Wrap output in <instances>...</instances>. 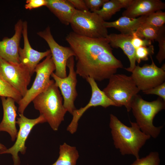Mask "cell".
Listing matches in <instances>:
<instances>
[{"label":"cell","instance_id":"d6a6232c","mask_svg":"<svg viewBox=\"0 0 165 165\" xmlns=\"http://www.w3.org/2000/svg\"><path fill=\"white\" fill-rule=\"evenodd\" d=\"M77 10L80 11H89L84 0H68Z\"/></svg>","mask_w":165,"mask_h":165},{"label":"cell","instance_id":"44dd1931","mask_svg":"<svg viewBox=\"0 0 165 165\" xmlns=\"http://www.w3.org/2000/svg\"><path fill=\"white\" fill-rule=\"evenodd\" d=\"M59 154L57 160L52 165H76L79 156L76 147L65 142L60 145Z\"/></svg>","mask_w":165,"mask_h":165},{"label":"cell","instance_id":"ba28073f","mask_svg":"<svg viewBox=\"0 0 165 165\" xmlns=\"http://www.w3.org/2000/svg\"><path fill=\"white\" fill-rule=\"evenodd\" d=\"M31 76L21 63L9 62L0 57V76L16 89L23 97L28 90Z\"/></svg>","mask_w":165,"mask_h":165},{"label":"cell","instance_id":"3957f363","mask_svg":"<svg viewBox=\"0 0 165 165\" xmlns=\"http://www.w3.org/2000/svg\"><path fill=\"white\" fill-rule=\"evenodd\" d=\"M62 97L54 81L44 91L33 100L35 108L39 111L54 131H57L64 120L66 109L62 102Z\"/></svg>","mask_w":165,"mask_h":165},{"label":"cell","instance_id":"8992f818","mask_svg":"<svg viewBox=\"0 0 165 165\" xmlns=\"http://www.w3.org/2000/svg\"><path fill=\"white\" fill-rule=\"evenodd\" d=\"M105 22L94 12L76 9L70 24L73 32L79 35L91 38H106L108 34Z\"/></svg>","mask_w":165,"mask_h":165},{"label":"cell","instance_id":"f546056e","mask_svg":"<svg viewBox=\"0 0 165 165\" xmlns=\"http://www.w3.org/2000/svg\"><path fill=\"white\" fill-rule=\"evenodd\" d=\"M134 32L132 34L131 42L135 49L140 47L148 46L151 45V41L139 37L136 35Z\"/></svg>","mask_w":165,"mask_h":165},{"label":"cell","instance_id":"836d02e7","mask_svg":"<svg viewBox=\"0 0 165 165\" xmlns=\"http://www.w3.org/2000/svg\"><path fill=\"white\" fill-rule=\"evenodd\" d=\"M123 8L127 9L133 3L134 0H118Z\"/></svg>","mask_w":165,"mask_h":165},{"label":"cell","instance_id":"277c9868","mask_svg":"<svg viewBox=\"0 0 165 165\" xmlns=\"http://www.w3.org/2000/svg\"><path fill=\"white\" fill-rule=\"evenodd\" d=\"M131 108L136 123L141 130L151 137L157 138L163 127L155 126L153 120L158 113L165 109V102L160 97L152 101H148L137 94L132 100Z\"/></svg>","mask_w":165,"mask_h":165},{"label":"cell","instance_id":"30bf717a","mask_svg":"<svg viewBox=\"0 0 165 165\" xmlns=\"http://www.w3.org/2000/svg\"><path fill=\"white\" fill-rule=\"evenodd\" d=\"M19 116L17 118L16 123L19 126V129L15 143L10 148L0 151V154L9 153L12 155L14 165H20L18 153L20 152L22 154L26 153L27 147L25 142L32 128L37 124L46 122L43 116L40 115L34 119L28 118L24 114H19Z\"/></svg>","mask_w":165,"mask_h":165},{"label":"cell","instance_id":"7a4b0ae2","mask_svg":"<svg viewBox=\"0 0 165 165\" xmlns=\"http://www.w3.org/2000/svg\"><path fill=\"white\" fill-rule=\"evenodd\" d=\"M130 123L131 126H127L110 114L109 125L115 147L122 155H132L138 159L140 149L151 137L143 132L136 122Z\"/></svg>","mask_w":165,"mask_h":165},{"label":"cell","instance_id":"5bb4252c","mask_svg":"<svg viewBox=\"0 0 165 165\" xmlns=\"http://www.w3.org/2000/svg\"><path fill=\"white\" fill-rule=\"evenodd\" d=\"M22 35L24 41L23 48H19V54L20 63L29 71L32 75L39 61L50 54V50L44 52H39L31 46L28 37V24L26 21L23 22Z\"/></svg>","mask_w":165,"mask_h":165},{"label":"cell","instance_id":"484cf974","mask_svg":"<svg viewBox=\"0 0 165 165\" xmlns=\"http://www.w3.org/2000/svg\"><path fill=\"white\" fill-rule=\"evenodd\" d=\"M165 27L160 28L157 37L155 40L158 42L159 50L156 58L160 64L165 59Z\"/></svg>","mask_w":165,"mask_h":165},{"label":"cell","instance_id":"8fae6325","mask_svg":"<svg viewBox=\"0 0 165 165\" xmlns=\"http://www.w3.org/2000/svg\"><path fill=\"white\" fill-rule=\"evenodd\" d=\"M74 57H72L69 58L67 63V66L69 69L68 76L61 78L56 75L54 72L51 75L55 84L60 90L64 99V107L72 115L76 109L74 102L78 96L76 90L77 74L74 69Z\"/></svg>","mask_w":165,"mask_h":165},{"label":"cell","instance_id":"83f0119b","mask_svg":"<svg viewBox=\"0 0 165 165\" xmlns=\"http://www.w3.org/2000/svg\"><path fill=\"white\" fill-rule=\"evenodd\" d=\"M154 47L152 45L148 46H141L135 50V57L136 61L138 64L141 61H147L149 56L154 53Z\"/></svg>","mask_w":165,"mask_h":165},{"label":"cell","instance_id":"4fadbf2b","mask_svg":"<svg viewBox=\"0 0 165 165\" xmlns=\"http://www.w3.org/2000/svg\"><path fill=\"white\" fill-rule=\"evenodd\" d=\"M86 80L91 87V97L86 105L79 109H76L72 113V119L67 128V130L72 134H74L76 131L79 119L84 113L89 108L92 107L99 106L105 108L110 106L117 107L115 103L99 88L95 81L93 79L88 77Z\"/></svg>","mask_w":165,"mask_h":165},{"label":"cell","instance_id":"52a82bcc","mask_svg":"<svg viewBox=\"0 0 165 165\" xmlns=\"http://www.w3.org/2000/svg\"><path fill=\"white\" fill-rule=\"evenodd\" d=\"M55 69L51 53L36 66L35 70L36 75L32 86L17 103L19 114H24V110L33 99L45 90L54 81L53 80L50 79V76Z\"/></svg>","mask_w":165,"mask_h":165},{"label":"cell","instance_id":"cb8c5ba5","mask_svg":"<svg viewBox=\"0 0 165 165\" xmlns=\"http://www.w3.org/2000/svg\"><path fill=\"white\" fill-rule=\"evenodd\" d=\"M159 28L144 23L134 32L139 37L152 41L157 37Z\"/></svg>","mask_w":165,"mask_h":165},{"label":"cell","instance_id":"4316f807","mask_svg":"<svg viewBox=\"0 0 165 165\" xmlns=\"http://www.w3.org/2000/svg\"><path fill=\"white\" fill-rule=\"evenodd\" d=\"M160 162L158 152H152L145 157L137 159L131 165H159Z\"/></svg>","mask_w":165,"mask_h":165},{"label":"cell","instance_id":"5b68a950","mask_svg":"<svg viewBox=\"0 0 165 165\" xmlns=\"http://www.w3.org/2000/svg\"><path fill=\"white\" fill-rule=\"evenodd\" d=\"M109 79L108 84L102 91L117 107L124 106L130 112L133 99L140 91L133 79L131 76L115 74Z\"/></svg>","mask_w":165,"mask_h":165},{"label":"cell","instance_id":"4dcf8cb0","mask_svg":"<svg viewBox=\"0 0 165 165\" xmlns=\"http://www.w3.org/2000/svg\"><path fill=\"white\" fill-rule=\"evenodd\" d=\"M84 2L89 9L91 12H95L99 10L100 8L108 0H84Z\"/></svg>","mask_w":165,"mask_h":165},{"label":"cell","instance_id":"603a6c76","mask_svg":"<svg viewBox=\"0 0 165 165\" xmlns=\"http://www.w3.org/2000/svg\"><path fill=\"white\" fill-rule=\"evenodd\" d=\"M0 97L12 98L17 103L23 97L20 94L16 89L0 76Z\"/></svg>","mask_w":165,"mask_h":165},{"label":"cell","instance_id":"e0dca14e","mask_svg":"<svg viewBox=\"0 0 165 165\" xmlns=\"http://www.w3.org/2000/svg\"><path fill=\"white\" fill-rule=\"evenodd\" d=\"M165 4L160 0H134L132 4L122 13L123 16L136 18L163 9Z\"/></svg>","mask_w":165,"mask_h":165},{"label":"cell","instance_id":"7c38bea8","mask_svg":"<svg viewBox=\"0 0 165 165\" xmlns=\"http://www.w3.org/2000/svg\"><path fill=\"white\" fill-rule=\"evenodd\" d=\"M37 34L46 42L50 48L55 67L54 74L61 78L66 77L68 61L70 57L75 56L73 50L70 47L59 45L53 38L49 26L44 30L38 32Z\"/></svg>","mask_w":165,"mask_h":165},{"label":"cell","instance_id":"ac0fdd59","mask_svg":"<svg viewBox=\"0 0 165 165\" xmlns=\"http://www.w3.org/2000/svg\"><path fill=\"white\" fill-rule=\"evenodd\" d=\"M112 48H121L129 59L130 66L124 68L127 71L132 72L136 66L135 49L132 44V35L112 33L107 36Z\"/></svg>","mask_w":165,"mask_h":165},{"label":"cell","instance_id":"ffe728a7","mask_svg":"<svg viewBox=\"0 0 165 165\" xmlns=\"http://www.w3.org/2000/svg\"><path fill=\"white\" fill-rule=\"evenodd\" d=\"M147 15L138 18H132L122 16L113 21H105V26L108 28H113L123 34L132 35L145 22Z\"/></svg>","mask_w":165,"mask_h":165},{"label":"cell","instance_id":"d6986e66","mask_svg":"<svg viewBox=\"0 0 165 165\" xmlns=\"http://www.w3.org/2000/svg\"><path fill=\"white\" fill-rule=\"evenodd\" d=\"M46 6L60 21L68 25L71 20L76 9L68 0H47Z\"/></svg>","mask_w":165,"mask_h":165},{"label":"cell","instance_id":"e575fe53","mask_svg":"<svg viewBox=\"0 0 165 165\" xmlns=\"http://www.w3.org/2000/svg\"><path fill=\"white\" fill-rule=\"evenodd\" d=\"M6 147L4 145L0 143V151L6 150Z\"/></svg>","mask_w":165,"mask_h":165},{"label":"cell","instance_id":"d4e9b609","mask_svg":"<svg viewBox=\"0 0 165 165\" xmlns=\"http://www.w3.org/2000/svg\"><path fill=\"white\" fill-rule=\"evenodd\" d=\"M144 23L157 28L164 26L165 23V12L160 10L147 15Z\"/></svg>","mask_w":165,"mask_h":165},{"label":"cell","instance_id":"f1b7e54d","mask_svg":"<svg viewBox=\"0 0 165 165\" xmlns=\"http://www.w3.org/2000/svg\"><path fill=\"white\" fill-rule=\"evenodd\" d=\"M146 94H154L158 96L165 102V82L154 88L142 91Z\"/></svg>","mask_w":165,"mask_h":165},{"label":"cell","instance_id":"2e32d148","mask_svg":"<svg viewBox=\"0 0 165 165\" xmlns=\"http://www.w3.org/2000/svg\"><path fill=\"white\" fill-rule=\"evenodd\" d=\"M3 109V117L0 123V131L9 134L13 141L16 139L18 130L16 128V120L17 108L15 101L12 98L1 97Z\"/></svg>","mask_w":165,"mask_h":165},{"label":"cell","instance_id":"1f68e13d","mask_svg":"<svg viewBox=\"0 0 165 165\" xmlns=\"http://www.w3.org/2000/svg\"><path fill=\"white\" fill-rule=\"evenodd\" d=\"M24 7L26 9L31 10L42 6H46L47 0H27Z\"/></svg>","mask_w":165,"mask_h":165},{"label":"cell","instance_id":"9c48e42d","mask_svg":"<svg viewBox=\"0 0 165 165\" xmlns=\"http://www.w3.org/2000/svg\"><path fill=\"white\" fill-rule=\"evenodd\" d=\"M152 63L145 64L142 67L136 65L131 75L136 85L142 92L154 88L165 82V67L163 64L159 68L155 64L152 56Z\"/></svg>","mask_w":165,"mask_h":165},{"label":"cell","instance_id":"6da1fadb","mask_svg":"<svg viewBox=\"0 0 165 165\" xmlns=\"http://www.w3.org/2000/svg\"><path fill=\"white\" fill-rule=\"evenodd\" d=\"M65 39L75 54L76 72L84 79L90 77L101 81L109 79L123 67L113 54L106 38H91L71 32Z\"/></svg>","mask_w":165,"mask_h":165},{"label":"cell","instance_id":"7402d4cb","mask_svg":"<svg viewBox=\"0 0 165 165\" xmlns=\"http://www.w3.org/2000/svg\"><path fill=\"white\" fill-rule=\"evenodd\" d=\"M122 8H123L118 0H108L103 4L101 9L94 13L105 21L110 19Z\"/></svg>","mask_w":165,"mask_h":165},{"label":"cell","instance_id":"9a60e30c","mask_svg":"<svg viewBox=\"0 0 165 165\" xmlns=\"http://www.w3.org/2000/svg\"><path fill=\"white\" fill-rule=\"evenodd\" d=\"M23 22L20 19L16 24L15 33L11 38L5 37L0 41V57L9 62L20 63L19 50L22 35Z\"/></svg>","mask_w":165,"mask_h":165}]
</instances>
